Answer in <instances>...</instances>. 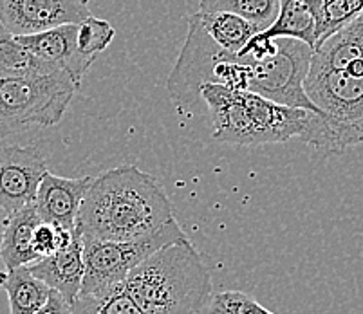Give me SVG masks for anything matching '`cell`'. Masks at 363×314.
Instances as JSON below:
<instances>
[{
	"label": "cell",
	"instance_id": "6da1fadb",
	"mask_svg": "<svg viewBox=\"0 0 363 314\" xmlns=\"http://www.w3.org/2000/svg\"><path fill=\"white\" fill-rule=\"evenodd\" d=\"M174 219L168 195L150 174L134 164L92 177L82 199L76 231L98 240H130Z\"/></svg>",
	"mask_w": 363,
	"mask_h": 314
},
{
	"label": "cell",
	"instance_id": "7a4b0ae2",
	"mask_svg": "<svg viewBox=\"0 0 363 314\" xmlns=\"http://www.w3.org/2000/svg\"><path fill=\"white\" fill-rule=\"evenodd\" d=\"M201 101L210 114L213 140L240 147L303 140L316 114L275 103L247 89L219 84L203 85Z\"/></svg>",
	"mask_w": 363,
	"mask_h": 314
},
{
	"label": "cell",
	"instance_id": "3957f363",
	"mask_svg": "<svg viewBox=\"0 0 363 314\" xmlns=\"http://www.w3.org/2000/svg\"><path fill=\"white\" fill-rule=\"evenodd\" d=\"M147 314H201L212 298V276L190 239L163 246L123 282Z\"/></svg>",
	"mask_w": 363,
	"mask_h": 314
},
{
	"label": "cell",
	"instance_id": "277c9868",
	"mask_svg": "<svg viewBox=\"0 0 363 314\" xmlns=\"http://www.w3.org/2000/svg\"><path fill=\"white\" fill-rule=\"evenodd\" d=\"M253 67L246 56L235 55L213 42L196 16L188 18V35L167 82V91L177 111L184 112L201 101V87L208 84L247 89Z\"/></svg>",
	"mask_w": 363,
	"mask_h": 314
},
{
	"label": "cell",
	"instance_id": "5b68a950",
	"mask_svg": "<svg viewBox=\"0 0 363 314\" xmlns=\"http://www.w3.org/2000/svg\"><path fill=\"white\" fill-rule=\"evenodd\" d=\"M80 85L64 71L44 74L0 72V140L58 125Z\"/></svg>",
	"mask_w": 363,
	"mask_h": 314
},
{
	"label": "cell",
	"instance_id": "8992f818",
	"mask_svg": "<svg viewBox=\"0 0 363 314\" xmlns=\"http://www.w3.org/2000/svg\"><path fill=\"white\" fill-rule=\"evenodd\" d=\"M303 87L322 111L328 130L323 154H342L363 145V74L343 69H309Z\"/></svg>",
	"mask_w": 363,
	"mask_h": 314
},
{
	"label": "cell",
	"instance_id": "52a82bcc",
	"mask_svg": "<svg viewBox=\"0 0 363 314\" xmlns=\"http://www.w3.org/2000/svg\"><path fill=\"white\" fill-rule=\"evenodd\" d=\"M84 239L85 273L80 294H96L125 282L138 264L163 246L188 240L179 223L170 219L152 233L130 240Z\"/></svg>",
	"mask_w": 363,
	"mask_h": 314
},
{
	"label": "cell",
	"instance_id": "ba28073f",
	"mask_svg": "<svg viewBox=\"0 0 363 314\" xmlns=\"http://www.w3.org/2000/svg\"><path fill=\"white\" fill-rule=\"evenodd\" d=\"M277 47L262 60H252V82L247 91L264 96L275 103L293 108H306L322 116V111L309 100L303 82L309 74L315 49L298 38H275ZM242 56V55H240Z\"/></svg>",
	"mask_w": 363,
	"mask_h": 314
},
{
	"label": "cell",
	"instance_id": "9c48e42d",
	"mask_svg": "<svg viewBox=\"0 0 363 314\" xmlns=\"http://www.w3.org/2000/svg\"><path fill=\"white\" fill-rule=\"evenodd\" d=\"M45 172L48 163L38 148L9 138L0 141V210L13 213L35 203Z\"/></svg>",
	"mask_w": 363,
	"mask_h": 314
},
{
	"label": "cell",
	"instance_id": "30bf717a",
	"mask_svg": "<svg viewBox=\"0 0 363 314\" xmlns=\"http://www.w3.org/2000/svg\"><path fill=\"white\" fill-rule=\"evenodd\" d=\"M91 0H0V22L13 35H31L91 16Z\"/></svg>",
	"mask_w": 363,
	"mask_h": 314
},
{
	"label": "cell",
	"instance_id": "8fae6325",
	"mask_svg": "<svg viewBox=\"0 0 363 314\" xmlns=\"http://www.w3.org/2000/svg\"><path fill=\"white\" fill-rule=\"evenodd\" d=\"M76 31L78 24H64L31 35H16V40L36 58H40L58 71L67 72L80 85L84 76L96 62V56L80 51L76 42Z\"/></svg>",
	"mask_w": 363,
	"mask_h": 314
},
{
	"label": "cell",
	"instance_id": "7c38bea8",
	"mask_svg": "<svg viewBox=\"0 0 363 314\" xmlns=\"http://www.w3.org/2000/svg\"><path fill=\"white\" fill-rule=\"evenodd\" d=\"M92 177L69 179L45 172L35 197V210L44 223L76 230V217Z\"/></svg>",
	"mask_w": 363,
	"mask_h": 314
},
{
	"label": "cell",
	"instance_id": "4fadbf2b",
	"mask_svg": "<svg viewBox=\"0 0 363 314\" xmlns=\"http://www.w3.org/2000/svg\"><path fill=\"white\" fill-rule=\"evenodd\" d=\"M28 267L36 279L48 284L51 289L58 291L69 303H72L80 294L85 273L82 235L74 231V237L67 247L48 254V257H42L29 264Z\"/></svg>",
	"mask_w": 363,
	"mask_h": 314
},
{
	"label": "cell",
	"instance_id": "5bb4252c",
	"mask_svg": "<svg viewBox=\"0 0 363 314\" xmlns=\"http://www.w3.org/2000/svg\"><path fill=\"white\" fill-rule=\"evenodd\" d=\"M309 69H343L363 74V11L316 45Z\"/></svg>",
	"mask_w": 363,
	"mask_h": 314
},
{
	"label": "cell",
	"instance_id": "9a60e30c",
	"mask_svg": "<svg viewBox=\"0 0 363 314\" xmlns=\"http://www.w3.org/2000/svg\"><path fill=\"white\" fill-rule=\"evenodd\" d=\"M40 223L42 219L36 213L35 204L8 213L2 226V240H0V260L6 269L29 266L38 260L33 249V233Z\"/></svg>",
	"mask_w": 363,
	"mask_h": 314
},
{
	"label": "cell",
	"instance_id": "2e32d148",
	"mask_svg": "<svg viewBox=\"0 0 363 314\" xmlns=\"http://www.w3.org/2000/svg\"><path fill=\"white\" fill-rule=\"evenodd\" d=\"M0 289L8 294L11 314H35L51 294V287L36 279L28 266L0 271Z\"/></svg>",
	"mask_w": 363,
	"mask_h": 314
},
{
	"label": "cell",
	"instance_id": "e0dca14e",
	"mask_svg": "<svg viewBox=\"0 0 363 314\" xmlns=\"http://www.w3.org/2000/svg\"><path fill=\"white\" fill-rule=\"evenodd\" d=\"M194 16L199 21L204 31L212 36L217 45L230 52H235V55L247 44V40L255 33H260L255 24L242 18L240 15H235V13L197 11Z\"/></svg>",
	"mask_w": 363,
	"mask_h": 314
},
{
	"label": "cell",
	"instance_id": "ac0fdd59",
	"mask_svg": "<svg viewBox=\"0 0 363 314\" xmlns=\"http://www.w3.org/2000/svg\"><path fill=\"white\" fill-rule=\"evenodd\" d=\"M280 8L275 22L262 33L267 38H298L315 49V15L306 0H279Z\"/></svg>",
	"mask_w": 363,
	"mask_h": 314
},
{
	"label": "cell",
	"instance_id": "d6986e66",
	"mask_svg": "<svg viewBox=\"0 0 363 314\" xmlns=\"http://www.w3.org/2000/svg\"><path fill=\"white\" fill-rule=\"evenodd\" d=\"M71 314H147L123 284L96 294H78Z\"/></svg>",
	"mask_w": 363,
	"mask_h": 314
},
{
	"label": "cell",
	"instance_id": "ffe728a7",
	"mask_svg": "<svg viewBox=\"0 0 363 314\" xmlns=\"http://www.w3.org/2000/svg\"><path fill=\"white\" fill-rule=\"evenodd\" d=\"M58 69L36 58L21 42L16 40L2 22H0V72L2 74H44Z\"/></svg>",
	"mask_w": 363,
	"mask_h": 314
},
{
	"label": "cell",
	"instance_id": "44dd1931",
	"mask_svg": "<svg viewBox=\"0 0 363 314\" xmlns=\"http://www.w3.org/2000/svg\"><path fill=\"white\" fill-rule=\"evenodd\" d=\"M279 8V0H201L197 11L235 13L255 24L259 31H264L275 22Z\"/></svg>",
	"mask_w": 363,
	"mask_h": 314
},
{
	"label": "cell",
	"instance_id": "7402d4cb",
	"mask_svg": "<svg viewBox=\"0 0 363 314\" xmlns=\"http://www.w3.org/2000/svg\"><path fill=\"white\" fill-rule=\"evenodd\" d=\"M114 28L108 24L104 18H96V16H89L84 22L78 24V31H76V42L82 52L91 56H98L104 52L108 45L114 40Z\"/></svg>",
	"mask_w": 363,
	"mask_h": 314
},
{
	"label": "cell",
	"instance_id": "603a6c76",
	"mask_svg": "<svg viewBox=\"0 0 363 314\" xmlns=\"http://www.w3.org/2000/svg\"><path fill=\"white\" fill-rule=\"evenodd\" d=\"M74 231L76 230H67V228L42 220L33 233V249H35L36 257L42 259V257H48V254L67 247L74 237Z\"/></svg>",
	"mask_w": 363,
	"mask_h": 314
},
{
	"label": "cell",
	"instance_id": "cb8c5ba5",
	"mask_svg": "<svg viewBox=\"0 0 363 314\" xmlns=\"http://www.w3.org/2000/svg\"><path fill=\"white\" fill-rule=\"evenodd\" d=\"M210 300V314H273L240 291H224L213 294Z\"/></svg>",
	"mask_w": 363,
	"mask_h": 314
},
{
	"label": "cell",
	"instance_id": "d4e9b609",
	"mask_svg": "<svg viewBox=\"0 0 363 314\" xmlns=\"http://www.w3.org/2000/svg\"><path fill=\"white\" fill-rule=\"evenodd\" d=\"M35 314H71V303L58 291L51 289L48 302L36 310Z\"/></svg>",
	"mask_w": 363,
	"mask_h": 314
},
{
	"label": "cell",
	"instance_id": "484cf974",
	"mask_svg": "<svg viewBox=\"0 0 363 314\" xmlns=\"http://www.w3.org/2000/svg\"><path fill=\"white\" fill-rule=\"evenodd\" d=\"M0 141H2V140H0Z\"/></svg>",
	"mask_w": 363,
	"mask_h": 314
}]
</instances>
